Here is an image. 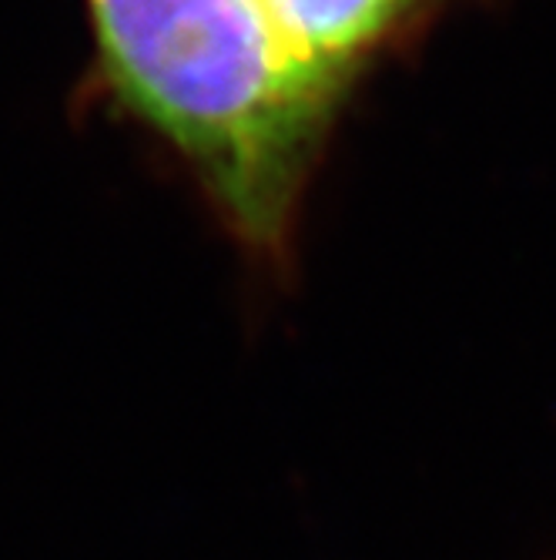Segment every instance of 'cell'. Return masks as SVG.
I'll return each instance as SVG.
<instances>
[{
  "label": "cell",
  "instance_id": "obj_2",
  "mask_svg": "<svg viewBox=\"0 0 556 560\" xmlns=\"http://www.w3.org/2000/svg\"><path fill=\"white\" fill-rule=\"evenodd\" d=\"M298 58L342 94L452 0H262Z\"/></svg>",
  "mask_w": 556,
  "mask_h": 560
},
{
  "label": "cell",
  "instance_id": "obj_1",
  "mask_svg": "<svg viewBox=\"0 0 556 560\" xmlns=\"http://www.w3.org/2000/svg\"><path fill=\"white\" fill-rule=\"evenodd\" d=\"M94 84L188 165L232 238L285 262L345 97L262 0H87Z\"/></svg>",
  "mask_w": 556,
  "mask_h": 560
}]
</instances>
